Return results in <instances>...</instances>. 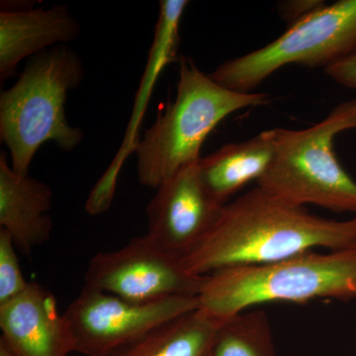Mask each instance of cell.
Wrapping results in <instances>:
<instances>
[{
    "label": "cell",
    "instance_id": "6da1fadb",
    "mask_svg": "<svg viewBox=\"0 0 356 356\" xmlns=\"http://www.w3.org/2000/svg\"><path fill=\"white\" fill-rule=\"evenodd\" d=\"M356 247V218L325 219L257 186L222 206L200 242L181 259L206 276L231 267L259 266L311 250Z\"/></svg>",
    "mask_w": 356,
    "mask_h": 356
},
{
    "label": "cell",
    "instance_id": "7a4b0ae2",
    "mask_svg": "<svg viewBox=\"0 0 356 356\" xmlns=\"http://www.w3.org/2000/svg\"><path fill=\"white\" fill-rule=\"evenodd\" d=\"M197 297L201 310L222 321L268 302H356V247L221 269L204 277Z\"/></svg>",
    "mask_w": 356,
    "mask_h": 356
},
{
    "label": "cell",
    "instance_id": "3957f363",
    "mask_svg": "<svg viewBox=\"0 0 356 356\" xmlns=\"http://www.w3.org/2000/svg\"><path fill=\"white\" fill-rule=\"evenodd\" d=\"M269 102L266 93L225 88L189 58H180L177 96L136 147L140 184L158 189L180 168L197 163L204 142L225 118Z\"/></svg>",
    "mask_w": 356,
    "mask_h": 356
},
{
    "label": "cell",
    "instance_id": "277c9868",
    "mask_svg": "<svg viewBox=\"0 0 356 356\" xmlns=\"http://www.w3.org/2000/svg\"><path fill=\"white\" fill-rule=\"evenodd\" d=\"M81 58L67 44L54 47L30 58L19 79L0 95V139L11 158V168L29 175L35 154L44 143L74 151L83 131L67 121L65 103L83 83Z\"/></svg>",
    "mask_w": 356,
    "mask_h": 356
},
{
    "label": "cell",
    "instance_id": "5b68a950",
    "mask_svg": "<svg viewBox=\"0 0 356 356\" xmlns=\"http://www.w3.org/2000/svg\"><path fill=\"white\" fill-rule=\"evenodd\" d=\"M356 129V99L341 102L303 130L274 129L275 151L259 187L293 205L356 213V182L337 161L334 140Z\"/></svg>",
    "mask_w": 356,
    "mask_h": 356
},
{
    "label": "cell",
    "instance_id": "8992f818",
    "mask_svg": "<svg viewBox=\"0 0 356 356\" xmlns=\"http://www.w3.org/2000/svg\"><path fill=\"white\" fill-rule=\"evenodd\" d=\"M356 51V0H339L290 25L264 48L226 60L210 76L225 88L252 90L287 65L327 67Z\"/></svg>",
    "mask_w": 356,
    "mask_h": 356
},
{
    "label": "cell",
    "instance_id": "52a82bcc",
    "mask_svg": "<svg viewBox=\"0 0 356 356\" xmlns=\"http://www.w3.org/2000/svg\"><path fill=\"white\" fill-rule=\"evenodd\" d=\"M198 308L196 296L136 302L83 286L64 315L76 339V353L103 356Z\"/></svg>",
    "mask_w": 356,
    "mask_h": 356
},
{
    "label": "cell",
    "instance_id": "ba28073f",
    "mask_svg": "<svg viewBox=\"0 0 356 356\" xmlns=\"http://www.w3.org/2000/svg\"><path fill=\"white\" fill-rule=\"evenodd\" d=\"M204 277L185 268L149 235L111 252H97L84 273V286L136 302L198 296Z\"/></svg>",
    "mask_w": 356,
    "mask_h": 356
},
{
    "label": "cell",
    "instance_id": "9c48e42d",
    "mask_svg": "<svg viewBox=\"0 0 356 356\" xmlns=\"http://www.w3.org/2000/svg\"><path fill=\"white\" fill-rule=\"evenodd\" d=\"M198 161L180 168L156 189L146 209L147 235L180 259L207 234L222 209L204 188Z\"/></svg>",
    "mask_w": 356,
    "mask_h": 356
},
{
    "label": "cell",
    "instance_id": "30bf717a",
    "mask_svg": "<svg viewBox=\"0 0 356 356\" xmlns=\"http://www.w3.org/2000/svg\"><path fill=\"white\" fill-rule=\"evenodd\" d=\"M0 343L16 356H69L76 343L55 297L37 282L0 305Z\"/></svg>",
    "mask_w": 356,
    "mask_h": 356
},
{
    "label": "cell",
    "instance_id": "8fae6325",
    "mask_svg": "<svg viewBox=\"0 0 356 356\" xmlns=\"http://www.w3.org/2000/svg\"><path fill=\"white\" fill-rule=\"evenodd\" d=\"M54 192L50 185L19 175L7 154H0V229L13 238L21 254L30 257L35 248L50 241L54 222L50 212Z\"/></svg>",
    "mask_w": 356,
    "mask_h": 356
},
{
    "label": "cell",
    "instance_id": "7c38bea8",
    "mask_svg": "<svg viewBox=\"0 0 356 356\" xmlns=\"http://www.w3.org/2000/svg\"><path fill=\"white\" fill-rule=\"evenodd\" d=\"M81 25L67 6L0 13V81L17 72L26 58L54 47L69 44L79 36Z\"/></svg>",
    "mask_w": 356,
    "mask_h": 356
},
{
    "label": "cell",
    "instance_id": "4fadbf2b",
    "mask_svg": "<svg viewBox=\"0 0 356 356\" xmlns=\"http://www.w3.org/2000/svg\"><path fill=\"white\" fill-rule=\"evenodd\" d=\"M188 3L187 0H163L159 2V18L154 30L153 44L149 50V60L140 90H138L139 92L136 97L132 120L129 124L120 151L108 170L97 182L100 191L105 193H115L117 179L124 161L129 154L135 153L136 147L139 144L137 131L159 74L166 65L177 60L180 22Z\"/></svg>",
    "mask_w": 356,
    "mask_h": 356
},
{
    "label": "cell",
    "instance_id": "5bb4252c",
    "mask_svg": "<svg viewBox=\"0 0 356 356\" xmlns=\"http://www.w3.org/2000/svg\"><path fill=\"white\" fill-rule=\"evenodd\" d=\"M275 151V134L264 131L241 143L222 146L201 156L198 172L204 188L220 206L250 181H259L266 172Z\"/></svg>",
    "mask_w": 356,
    "mask_h": 356
},
{
    "label": "cell",
    "instance_id": "9a60e30c",
    "mask_svg": "<svg viewBox=\"0 0 356 356\" xmlns=\"http://www.w3.org/2000/svg\"><path fill=\"white\" fill-rule=\"evenodd\" d=\"M224 321L198 308L103 356H210Z\"/></svg>",
    "mask_w": 356,
    "mask_h": 356
},
{
    "label": "cell",
    "instance_id": "2e32d148",
    "mask_svg": "<svg viewBox=\"0 0 356 356\" xmlns=\"http://www.w3.org/2000/svg\"><path fill=\"white\" fill-rule=\"evenodd\" d=\"M210 356H276L266 312L243 311L225 320Z\"/></svg>",
    "mask_w": 356,
    "mask_h": 356
},
{
    "label": "cell",
    "instance_id": "e0dca14e",
    "mask_svg": "<svg viewBox=\"0 0 356 356\" xmlns=\"http://www.w3.org/2000/svg\"><path fill=\"white\" fill-rule=\"evenodd\" d=\"M29 283L21 270L13 238L6 229H0V305L19 296Z\"/></svg>",
    "mask_w": 356,
    "mask_h": 356
},
{
    "label": "cell",
    "instance_id": "ac0fdd59",
    "mask_svg": "<svg viewBox=\"0 0 356 356\" xmlns=\"http://www.w3.org/2000/svg\"><path fill=\"white\" fill-rule=\"evenodd\" d=\"M324 6L323 0H286L280 2L277 8L281 18L292 25Z\"/></svg>",
    "mask_w": 356,
    "mask_h": 356
},
{
    "label": "cell",
    "instance_id": "d6986e66",
    "mask_svg": "<svg viewBox=\"0 0 356 356\" xmlns=\"http://www.w3.org/2000/svg\"><path fill=\"white\" fill-rule=\"evenodd\" d=\"M325 70L336 83L356 89V51Z\"/></svg>",
    "mask_w": 356,
    "mask_h": 356
},
{
    "label": "cell",
    "instance_id": "ffe728a7",
    "mask_svg": "<svg viewBox=\"0 0 356 356\" xmlns=\"http://www.w3.org/2000/svg\"><path fill=\"white\" fill-rule=\"evenodd\" d=\"M0 356H16L14 355L4 344L0 343Z\"/></svg>",
    "mask_w": 356,
    "mask_h": 356
}]
</instances>
